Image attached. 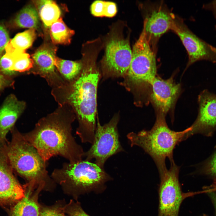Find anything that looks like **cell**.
<instances>
[{"mask_svg":"<svg viewBox=\"0 0 216 216\" xmlns=\"http://www.w3.org/2000/svg\"><path fill=\"white\" fill-rule=\"evenodd\" d=\"M25 103L18 100L14 94L8 95L0 108V139H5L24 110Z\"/></svg>","mask_w":216,"mask_h":216,"instance_id":"obj_14","label":"cell"},{"mask_svg":"<svg viewBox=\"0 0 216 216\" xmlns=\"http://www.w3.org/2000/svg\"><path fill=\"white\" fill-rule=\"evenodd\" d=\"M198 114L196 119L190 127L185 139L197 133L210 132L216 128V94L207 89L198 96Z\"/></svg>","mask_w":216,"mask_h":216,"instance_id":"obj_12","label":"cell"},{"mask_svg":"<svg viewBox=\"0 0 216 216\" xmlns=\"http://www.w3.org/2000/svg\"><path fill=\"white\" fill-rule=\"evenodd\" d=\"M45 186L28 183L25 185V196L14 204L11 216H39L40 206L38 202V195Z\"/></svg>","mask_w":216,"mask_h":216,"instance_id":"obj_15","label":"cell"},{"mask_svg":"<svg viewBox=\"0 0 216 216\" xmlns=\"http://www.w3.org/2000/svg\"><path fill=\"white\" fill-rule=\"evenodd\" d=\"M64 209L66 216H90L85 212L79 202L73 200L64 206Z\"/></svg>","mask_w":216,"mask_h":216,"instance_id":"obj_26","label":"cell"},{"mask_svg":"<svg viewBox=\"0 0 216 216\" xmlns=\"http://www.w3.org/2000/svg\"><path fill=\"white\" fill-rule=\"evenodd\" d=\"M105 1L96 0L94 1L91 6V13L93 16L97 17L104 16V11Z\"/></svg>","mask_w":216,"mask_h":216,"instance_id":"obj_27","label":"cell"},{"mask_svg":"<svg viewBox=\"0 0 216 216\" xmlns=\"http://www.w3.org/2000/svg\"><path fill=\"white\" fill-rule=\"evenodd\" d=\"M35 2L39 16L44 27L50 28L52 25L60 17V9L54 1L43 0L37 1Z\"/></svg>","mask_w":216,"mask_h":216,"instance_id":"obj_18","label":"cell"},{"mask_svg":"<svg viewBox=\"0 0 216 216\" xmlns=\"http://www.w3.org/2000/svg\"><path fill=\"white\" fill-rule=\"evenodd\" d=\"M7 157L12 170L25 178L28 183L40 185L54 181L49 176L46 162L23 134L14 132L11 141L6 146Z\"/></svg>","mask_w":216,"mask_h":216,"instance_id":"obj_4","label":"cell"},{"mask_svg":"<svg viewBox=\"0 0 216 216\" xmlns=\"http://www.w3.org/2000/svg\"><path fill=\"white\" fill-rule=\"evenodd\" d=\"M157 67L143 24L142 32L134 45L131 63L125 77L133 86H144L151 84L156 76Z\"/></svg>","mask_w":216,"mask_h":216,"instance_id":"obj_6","label":"cell"},{"mask_svg":"<svg viewBox=\"0 0 216 216\" xmlns=\"http://www.w3.org/2000/svg\"><path fill=\"white\" fill-rule=\"evenodd\" d=\"M33 64V60L29 55L25 51H20L14 56L11 70L16 74V72H24L32 68Z\"/></svg>","mask_w":216,"mask_h":216,"instance_id":"obj_23","label":"cell"},{"mask_svg":"<svg viewBox=\"0 0 216 216\" xmlns=\"http://www.w3.org/2000/svg\"><path fill=\"white\" fill-rule=\"evenodd\" d=\"M170 29L179 37L187 52L188 67L201 60L216 63V47L198 37L182 22L173 17Z\"/></svg>","mask_w":216,"mask_h":216,"instance_id":"obj_9","label":"cell"},{"mask_svg":"<svg viewBox=\"0 0 216 216\" xmlns=\"http://www.w3.org/2000/svg\"><path fill=\"white\" fill-rule=\"evenodd\" d=\"M100 74L94 64H88L74 79L68 100L76 112L79 123L76 134L82 143L92 144L96 129L97 96Z\"/></svg>","mask_w":216,"mask_h":216,"instance_id":"obj_2","label":"cell"},{"mask_svg":"<svg viewBox=\"0 0 216 216\" xmlns=\"http://www.w3.org/2000/svg\"><path fill=\"white\" fill-rule=\"evenodd\" d=\"M189 127L180 131L171 130L167 125L165 116L158 115L154 124L149 130H142L137 133L130 132L127 136L131 147L141 148L152 158L159 173L166 170L165 161L174 162L173 152L175 146L185 140Z\"/></svg>","mask_w":216,"mask_h":216,"instance_id":"obj_3","label":"cell"},{"mask_svg":"<svg viewBox=\"0 0 216 216\" xmlns=\"http://www.w3.org/2000/svg\"><path fill=\"white\" fill-rule=\"evenodd\" d=\"M36 38L35 30L29 29L17 34L9 42L15 49L25 51L32 46Z\"/></svg>","mask_w":216,"mask_h":216,"instance_id":"obj_22","label":"cell"},{"mask_svg":"<svg viewBox=\"0 0 216 216\" xmlns=\"http://www.w3.org/2000/svg\"><path fill=\"white\" fill-rule=\"evenodd\" d=\"M180 167L175 162L159 173V203L158 216H178L181 205L190 193H183L179 181Z\"/></svg>","mask_w":216,"mask_h":216,"instance_id":"obj_7","label":"cell"},{"mask_svg":"<svg viewBox=\"0 0 216 216\" xmlns=\"http://www.w3.org/2000/svg\"><path fill=\"white\" fill-rule=\"evenodd\" d=\"M74 34V31L66 25L61 17L53 23L50 27V37L54 44H69Z\"/></svg>","mask_w":216,"mask_h":216,"instance_id":"obj_19","label":"cell"},{"mask_svg":"<svg viewBox=\"0 0 216 216\" xmlns=\"http://www.w3.org/2000/svg\"><path fill=\"white\" fill-rule=\"evenodd\" d=\"M204 172L206 174L216 176V152L207 164Z\"/></svg>","mask_w":216,"mask_h":216,"instance_id":"obj_29","label":"cell"},{"mask_svg":"<svg viewBox=\"0 0 216 216\" xmlns=\"http://www.w3.org/2000/svg\"><path fill=\"white\" fill-rule=\"evenodd\" d=\"M132 58V50L126 40L114 38L107 44L102 61L103 69L110 76H125Z\"/></svg>","mask_w":216,"mask_h":216,"instance_id":"obj_10","label":"cell"},{"mask_svg":"<svg viewBox=\"0 0 216 216\" xmlns=\"http://www.w3.org/2000/svg\"><path fill=\"white\" fill-rule=\"evenodd\" d=\"M8 160L5 146L0 144V205L15 204L25 196L22 187L14 176Z\"/></svg>","mask_w":216,"mask_h":216,"instance_id":"obj_11","label":"cell"},{"mask_svg":"<svg viewBox=\"0 0 216 216\" xmlns=\"http://www.w3.org/2000/svg\"><path fill=\"white\" fill-rule=\"evenodd\" d=\"M210 195L213 201L214 202V205L216 208V193H211Z\"/></svg>","mask_w":216,"mask_h":216,"instance_id":"obj_33","label":"cell"},{"mask_svg":"<svg viewBox=\"0 0 216 216\" xmlns=\"http://www.w3.org/2000/svg\"><path fill=\"white\" fill-rule=\"evenodd\" d=\"M118 118L113 117L103 125L97 123L94 141L89 149L85 152V160H95V163L104 168L107 160L110 157L124 151L119 140L117 128Z\"/></svg>","mask_w":216,"mask_h":216,"instance_id":"obj_8","label":"cell"},{"mask_svg":"<svg viewBox=\"0 0 216 216\" xmlns=\"http://www.w3.org/2000/svg\"><path fill=\"white\" fill-rule=\"evenodd\" d=\"M64 206L60 204L40 207L39 216H66Z\"/></svg>","mask_w":216,"mask_h":216,"instance_id":"obj_25","label":"cell"},{"mask_svg":"<svg viewBox=\"0 0 216 216\" xmlns=\"http://www.w3.org/2000/svg\"><path fill=\"white\" fill-rule=\"evenodd\" d=\"M161 10L154 11L144 22L146 34L149 43L151 39L159 38L170 29L173 16Z\"/></svg>","mask_w":216,"mask_h":216,"instance_id":"obj_16","label":"cell"},{"mask_svg":"<svg viewBox=\"0 0 216 216\" xmlns=\"http://www.w3.org/2000/svg\"><path fill=\"white\" fill-rule=\"evenodd\" d=\"M14 81L12 78L5 76L0 72V91L13 86Z\"/></svg>","mask_w":216,"mask_h":216,"instance_id":"obj_31","label":"cell"},{"mask_svg":"<svg viewBox=\"0 0 216 216\" xmlns=\"http://www.w3.org/2000/svg\"><path fill=\"white\" fill-rule=\"evenodd\" d=\"M10 40L7 31L4 27L0 25V55Z\"/></svg>","mask_w":216,"mask_h":216,"instance_id":"obj_28","label":"cell"},{"mask_svg":"<svg viewBox=\"0 0 216 216\" xmlns=\"http://www.w3.org/2000/svg\"><path fill=\"white\" fill-rule=\"evenodd\" d=\"M19 50L6 52L5 54L0 60V72L3 75L12 78L16 74L12 71L14 56Z\"/></svg>","mask_w":216,"mask_h":216,"instance_id":"obj_24","label":"cell"},{"mask_svg":"<svg viewBox=\"0 0 216 216\" xmlns=\"http://www.w3.org/2000/svg\"><path fill=\"white\" fill-rule=\"evenodd\" d=\"M150 86L151 101L159 115L165 116L175 103L180 91V85L173 79H163L156 76Z\"/></svg>","mask_w":216,"mask_h":216,"instance_id":"obj_13","label":"cell"},{"mask_svg":"<svg viewBox=\"0 0 216 216\" xmlns=\"http://www.w3.org/2000/svg\"><path fill=\"white\" fill-rule=\"evenodd\" d=\"M83 64L80 62L64 60L56 56L55 66L60 73L68 80L75 79L81 72Z\"/></svg>","mask_w":216,"mask_h":216,"instance_id":"obj_21","label":"cell"},{"mask_svg":"<svg viewBox=\"0 0 216 216\" xmlns=\"http://www.w3.org/2000/svg\"><path fill=\"white\" fill-rule=\"evenodd\" d=\"M202 8L204 9L211 11L216 20V0H213L208 3L204 4ZM214 27L216 30V23Z\"/></svg>","mask_w":216,"mask_h":216,"instance_id":"obj_32","label":"cell"},{"mask_svg":"<svg viewBox=\"0 0 216 216\" xmlns=\"http://www.w3.org/2000/svg\"><path fill=\"white\" fill-rule=\"evenodd\" d=\"M74 120L71 116L53 114L41 119L33 129L23 134L45 161L59 155L76 163L82 160L85 152L72 135Z\"/></svg>","mask_w":216,"mask_h":216,"instance_id":"obj_1","label":"cell"},{"mask_svg":"<svg viewBox=\"0 0 216 216\" xmlns=\"http://www.w3.org/2000/svg\"><path fill=\"white\" fill-rule=\"evenodd\" d=\"M51 177L65 189L79 194L103 187L111 179L104 168L85 160L64 163L61 168L53 170Z\"/></svg>","mask_w":216,"mask_h":216,"instance_id":"obj_5","label":"cell"},{"mask_svg":"<svg viewBox=\"0 0 216 216\" xmlns=\"http://www.w3.org/2000/svg\"><path fill=\"white\" fill-rule=\"evenodd\" d=\"M117 12V7L115 3L110 2H105L104 16L112 17L115 15Z\"/></svg>","mask_w":216,"mask_h":216,"instance_id":"obj_30","label":"cell"},{"mask_svg":"<svg viewBox=\"0 0 216 216\" xmlns=\"http://www.w3.org/2000/svg\"><path fill=\"white\" fill-rule=\"evenodd\" d=\"M57 48L49 44L41 46L32 55L34 64L38 73L45 76L55 72V59Z\"/></svg>","mask_w":216,"mask_h":216,"instance_id":"obj_17","label":"cell"},{"mask_svg":"<svg viewBox=\"0 0 216 216\" xmlns=\"http://www.w3.org/2000/svg\"><path fill=\"white\" fill-rule=\"evenodd\" d=\"M16 26L22 28L36 29L39 25V15L36 9L28 5L22 9L14 20Z\"/></svg>","mask_w":216,"mask_h":216,"instance_id":"obj_20","label":"cell"}]
</instances>
